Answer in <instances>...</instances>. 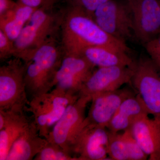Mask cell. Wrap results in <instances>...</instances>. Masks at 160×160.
I'll return each instance as SVG.
<instances>
[{"label": "cell", "mask_w": 160, "mask_h": 160, "mask_svg": "<svg viewBox=\"0 0 160 160\" xmlns=\"http://www.w3.org/2000/svg\"><path fill=\"white\" fill-rule=\"evenodd\" d=\"M62 49L65 55H81L84 49L105 46L128 52L126 43L107 33L90 16L70 7L62 22Z\"/></svg>", "instance_id": "1"}, {"label": "cell", "mask_w": 160, "mask_h": 160, "mask_svg": "<svg viewBox=\"0 0 160 160\" xmlns=\"http://www.w3.org/2000/svg\"><path fill=\"white\" fill-rule=\"evenodd\" d=\"M64 52L52 38L36 49L25 63V82L29 100L54 88L55 77Z\"/></svg>", "instance_id": "2"}, {"label": "cell", "mask_w": 160, "mask_h": 160, "mask_svg": "<svg viewBox=\"0 0 160 160\" xmlns=\"http://www.w3.org/2000/svg\"><path fill=\"white\" fill-rule=\"evenodd\" d=\"M79 97L78 94L68 93L54 87L49 92L29 100L26 110L32 114V119L41 136L47 138L66 108Z\"/></svg>", "instance_id": "3"}, {"label": "cell", "mask_w": 160, "mask_h": 160, "mask_svg": "<svg viewBox=\"0 0 160 160\" xmlns=\"http://www.w3.org/2000/svg\"><path fill=\"white\" fill-rule=\"evenodd\" d=\"M52 7L38 8L32 15L14 42V57L27 62L30 56L40 46L50 39L57 26L55 15L50 10Z\"/></svg>", "instance_id": "4"}, {"label": "cell", "mask_w": 160, "mask_h": 160, "mask_svg": "<svg viewBox=\"0 0 160 160\" xmlns=\"http://www.w3.org/2000/svg\"><path fill=\"white\" fill-rule=\"evenodd\" d=\"M26 66L17 58L0 67V109L24 112L29 103L25 82Z\"/></svg>", "instance_id": "5"}, {"label": "cell", "mask_w": 160, "mask_h": 160, "mask_svg": "<svg viewBox=\"0 0 160 160\" xmlns=\"http://www.w3.org/2000/svg\"><path fill=\"white\" fill-rule=\"evenodd\" d=\"M132 86L149 114L160 119V71L150 58L141 57L133 65Z\"/></svg>", "instance_id": "6"}, {"label": "cell", "mask_w": 160, "mask_h": 160, "mask_svg": "<svg viewBox=\"0 0 160 160\" xmlns=\"http://www.w3.org/2000/svg\"><path fill=\"white\" fill-rule=\"evenodd\" d=\"M92 18L107 33L126 42L134 38L131 11L126 1L108 0L95 10Z\"/></svg>", "instance_id": "7"}, {"label": "cell", "mask_w": 160, "mask_h": 160, "mask_svg": "<svg viewBox=\"0 0 160 160\" xmlns=\"http://www.w3.org/2000/svg\"><path fill=\"white\" fill-rule=\"evenodd\" d=\"M91 101L89 98L79 96L69 105L49 132L46 139L47 141L72 155V146L86 123V106Z\"/></svg>", "instance_id": "8"}, {"label": "cell", "mask_w": 160, "mask_h": 160, "mask_svg": "<svg viewBox=\"0 0 160 160\" xmlns=\"http://www.w3.org/2000/svg\"><path fill=\"white\" fill-rule=\"evenodd\" d=\"M133 65L98 67L83 83L79 96L91 100L96 95L114 91L125 84H130L133 73Z\"/></svg>", "instance_id": "9"}, {"label": "cell", "mask_w": 160, "mask_h": 160, "mask_svg": "<svg viewBox=\"0 0 160 160\" xmlns=\"http://www.w3.org/2000/svg\"><path fill=\"white\" fill-rule=\"evenodd\" d=\"M131 11L134 38L145 45L160 35V0H126Z\"/></svg>", "instance_id": "10"}, {"label": "cell", "mask_w": 160, "mask_h": 160, "mask_svg": "<svg viewBox=\"0 0 160 160\" xmlns=\"http://www.w3.org/2000/svg\"><path fill=\"white\" fill-rule=\"evenodd\" d=\"M109 138L107 128L89 124L86 119L72 146L71 154L77 160L107 159Z\"/></svg>", "instance_id": "11"}, {"label": "cell", "mask_w": 160, "mask_h": 160, "mask_svg": "<svg viewBox=\"0 0 160 160\" xmlns=\"http://www.w3.org/2000/svg\"><path fill=\"white\" fill-rule=\"evenodd\" d=\"M94 67L82 56L64 54L55 77L54 88L78 94L81 86L93 71Z\"/></svg>", "instance_id": "12"}, {"label": "cell", "mask_w": 160, "mask_h": 160, "mask_svg": "<svg viewBox=\"0 0 160 160\" xmlns=\"http://www.w3.org/2000/svg\"><path fill=\"white\" fill-rule=\"evenodd\" d=\"M134 95L133 90L126 87L96 95L92 98L87 122L107 128L123 101Z\"/></svg>", "instance_id": "13"}, {"label": "cell", "mask_w": 160, "mask_h": 160, "mask_svg": "<svg viewBox=\"0 0 160 160\" xmlns=\"http://www.w3.org/2000/svg\"><path fill=\"white\" fill-rule=\"evenodd\" d=\"M130 129L148 159L160 160V119L144 116L137 120Z\"/></svg>", "instance_id": "14"}, {"label": "cell", "mask_w": 160, "mask_h": 160, "mask_svg": "<svg viewBox=\"0 0 160 160\" xmlns=\"http://www.w3.org/2000/svg\"><path fill=\"white\" fill-rule=\"evenodd\" d=\"M47 142L45 138L40 136L35 123L32 120L12 146L6 160L34 159Z\"/></svg>", "instance_id": "15"}, {"label": "cell", "mask_w": 160, "mask_h": 160, "mask_svg": "<svg viewBox=\"0 0 160 160\" xmlns=\"http://www.w3.org/2000/svg\"><path fill=\"white\" fill-rule=\"evenodd\" d=\"M149 115L140 96L138 94L134 95L123 101L107 129L110 132L114 133L124 131L130 129L138 119Z\"/></svg>", "instance_id": "16"}, {"label": "cell", "mask_w": 160, "mask_h": 160, "mask_svg": "<svg viewBox=\"0 0 160 160\" xmlns=\"http://www.w3.org/2000/svg\"><path fill=\"white\" fill-rule=\"evenodd\" d=\"M127 52L105 46H92L84 49L81 56L95 67L130 66L134 62Z\"/></svg>", "instance_id": "17"}, {"label": "cell", "mask_w": 160, "mask_h": 160, "mask_svg": "<svg viewBox=\"0 0 160 160\" xmlns=\"http://www.w3.org/2000/svg\"><path fill=\"white\" fill-rule=\"evenodd\" d=\"M37 9L17 1L13 9L0 16V29L14 42Z\"/></svg>", "instance_id": "18"}, {"label": "cell", "mask_w": 160, "mask_h": 160, "mask_svg": "<svg viewBox=\"0 0 160 160\" xmlns=\"http://www.w3.org/2000/svg\"><path fill=\"white\" fill-rule=\"evenodd\" d=\"M31 120L25 112H17L11 121L0 130V160H6L12 146L26 130Z\"/></svg>", "instance_id": "19"}, {"label": "cell", "mask_w": 160, "mask_h": 160, "mask_svg": "<svg viewBox=\"0 0 160 160\" xmlns=\"http://www.w3.org/2000/svg\"><path fill=\"white\" fill-rule=\"evenodd\" d=\"M109 132L108 154L109 158L114 160H129L126 143L122 133Z\"/></svg>", "instance_id": "20"}, {"label": "cell", "mask_w": 160, "mask_h": 160, "mask_svg": "<svg viewBox=\"0 0 160 160\" xmlns=\"http://www.w3.org/2000/svg\"><path fill=\"white\" fill-rule=\"evenodd\" d=\"M34 160H77V159L60 146L47 141Z\"/></svg>", "instance_id": "21"}, {"label": "cell", "mask_w": 160, "mask_h": 160, "mask_svg": "<svg viewBox=\"0 0 160 160\" xmlns=\"http://www.w3.org/2000/svg\"><path fill=\"white\" fill-rule=\"evenodd\" d=\"M122 135L126 143L129 160H146L148 158V156L135 138L130 129L123 131Z\"/></svg>", "instance_id": "22"}, {"label": "cell", "mask_w": 160, "mask_h": 160, "mask_svg": "<svg viewBox=\"0 0 160 160\" xmlns=\"http://www.w3.org/2000/svg\"><path fill=\"white\" fill-rule=\"evenodd\" d=\"M70 7L82 10L92 18L93 13L103 3L108 0H67Z\"/></svg>", "instance_id": "23"}, {"label": "cell", "mask_w": 160, "mask_h": 160, "mask_svg": "<svg viewBox=\"0 0 160 160\" xmlns=\"http://www.w3.org/2000/svg\"><path fill=\"white\" fill-rule=\"evenodd\" d=\"M15 54L14 42L0 29V59L6 61Z\"/></svg>", "instance_id": "24"}, {"label": "cell", "mask_w": 160, "mask_h": 160, "mask_svg": "<svg viewBox=\"0 0 160 160\" xmlns=\"http://www.w3.org/2000/svg\"><path fill=\"white\" fill-rule=\"evenodd\" d=\"M149 57L160 71V35L144 45Z\"/></svg>", "instance_id": "25"}, {"label": "cell", "mask_w": 160, "mask_h": 160, "mask_svg": "<svg viewBox=\"0 0 160 160\" xmlns=\"http://www.w3.org/2000/svg\"><path fill=\"white\" fill-rule=\"evenodd\" d=\"M25 5L34 8L52 7L56 0H16Z\"/></svg>", "instance_id": "26"}, {"label": "cell", "mask_w": 160, "mask_h": 160, "mask_svg": "<svg viewBox=\"0 0 160 160\" xmlns=\"http://www.w3.org/2000/svg\"><path fill=\"white\" fill-rule=\"evenodd\" d=\"M17 3V1L13 0H0V16L13 9Z\"/></svg>", "instance_id": "27"}]
</instances>
